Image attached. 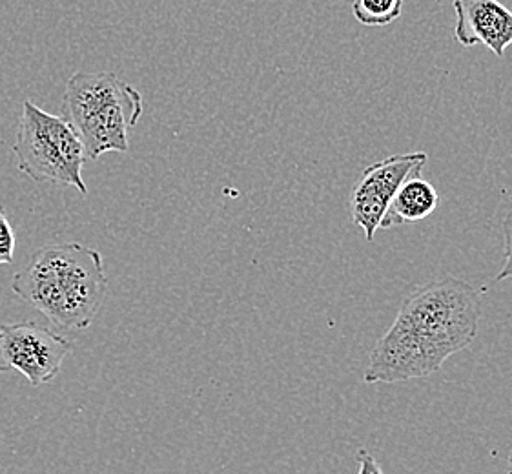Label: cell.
I'll return each mask as SVG.
<instances>
[{
  "label": "cell",
  "mask_w": 512,
  "mask_h": 474,
  "mask_svg": "<svg viewBox=\"0 0 512 474\" xmlns=\"http://www.w3.org/2000/svg\"><path fill=\"white\" fill-rule=\"evenodd\" d=\"M482 318V294L458 278L431 281L410 292L390 329L370 352L363 382L429 378L454 354L471 347Z\"/></svg>",
  "instance_id": "6da1fadb"
},
{
  "label": "cell",
  "mask_w": 512,
  "mask_h": 474,
  "mask_svg": "<svg viewBox=\"0 0 512 474\" xmlns=\"http://www.w3.org/2000/svg\"><path fill=\"white\" fill-rule=\"evenodd\" d=\"M11 290L55 329H88L108 290L103 256L81 243L46 245L13 276Z\"/></svg>",
  "instance_id": "7a4b0ae2"
},
{
  "label": "cell",
  "mask_w": 512,
  "mask_h": 474,
  "mask_svg": "<svg viewBox=\"0 0 512 474\" xmlns=\"http://www.w3.org/2000/svg\"><path fill=\"white\" fill-rule=\"evenodd\" d=\"M143 115V95L115 73L77 72L66 84L62 117L81 137L86 157L130 150L128 132Z\"/></svg>",
  "instance_id": "3957f363"
},
{
  "label": "cell",
  "mask_w": 512,
  "mask_h": 474,
  "mask_svg": "<svg viewBox=\"0 0 512 474\" xmlns=\"http://www.w3.org/2000/svg\"><path fill=\"white\" fill-rule=\"evenodd\" d=\"M13 154L19 170L31 181L73 186L82 196L88 194L82 179L86 150L62 115L48 114L37 104L24 101Z\"/></svg>",
  "instance_id": "277c9868"
},
{
  "label": "cell",
  "mask_w": 512,
  "mask_h": 474,
  "mask_svg": "<svg viewBox=\"0 0 512 474\" xmlns=\"http://www.w3.org/2000/svg\"><path fill=\"white\" fill-rule=\"evenodd\" d=\"M70 352L72 341L37 323L22 321L0 327V372H19L31 387L39 389L53 382Z\"/></svg>",
  "instance_id": "5b68a950"
},
{
  "label": "cell",
  "mask_w": 512,
  "mask_h": 474,
  "mask_svg": "<svg viewBox=\"0 0 512 474\" xmlns=\"http://www.w3.org/2000/svg\"><path fill=\"white\" fill-rule=\"evenodd\" d=\"M427 159L429 157L425 152L394 154L365 168L352 190L350 212L354 223L365 232L369 243L374 241L381 219L401 183L410 176L421 174Z\"/></svg>",
  "instance_id": "8992f818"
},
{
  "label": "cell",
  "mask_w": 512,
  "mask_h": 474,
  "mask_svg": "<svg viewBox=\"0 0 512 474\" xmlns=\"http://www.w3.org/2000/svg\"><path fill=\"white\" fill-rule=\"evenodd\" d=\"M454 37L463 48L483 44L503 57L512 44V8L500 0H452Z\"/></svg>",
  "instance_id": "52a82bcc"
},
{
  "label": "cell",
  "mask_w": 512,
  "mask_h": 474,
  "mask_svg": "<svg viewBox=\"0 0 512 474\" xmlns=\"http://www.w3.org/2000/svg\"><path fill=\"white\" fill-rule=\"evenodd\" d=\"M440 207L438 190L420 174L410 176L401 183L398 192L392 197L379 228L401 227L405 223H416L432 216Z\"/></svg>",
  "instance_id": "ba28073f"
},
{
  "label": "cell",
  "mask_w": 512,
  "mask_h": 474,
  "mask_svg": "<svg viewBox=\"0 0 512 474\" xmlns=\"http://www.w3.org/2000/svg\"><path fill=\"white\" fill-rule=\"evenodd\" d=\"M403 0H352V13L363 26H389L398 21Z\"/></svg>",
  "instance_id": "9c48e42d"
},
{
  "label": "cell",
  "mask_w": 512,
  "mask_h": 474,
  "mask_svg": "<svg viewBox=\"0 0 512 474\" xmlns=\"http://www.w3.org/2000/svg\"><path fill=\"white\" fill-rule=\"evenodd\" d=\"M15 232L11 227L10 219L6 216L4 208L0 207V265H10L15 256Z\"/></svg>",
  "instance_id": "30bf717a"
},
{
  "label": "cell",
  "mask_w": 512,
  "mask_h": 474,
  "mask_svg": "<svg viewBox=\"0 0 512 474\" xmlns=\"http://www.w3.org/2000/svg\"><path fill=\"white\" fill-rule=\"evenodd\" d=\"M503 234H505V263L496 276L498 283L505 279H512V210L503 219Z\"/></svg>",
  "instance_id": "8fae6325"
},
{
  "label": "cell",
  "mask_w": 512,
  "mask_h": 474,
  "mask_svg": "<svg viewBox=\"0 0 512 474\" xmlns=\"http://www.w3.org/2000/svg\"><path fill=\"white\" fill-rule=\"evenodd\" d=\"M359 473H383V469L376 464V460L370 456L367 451H359L358 453Z\"/></svg>",
  "instance_id": "7c38bea8"
},
{
  "label": "cell",
  "mask_w": 512,
  "mask_h": 474,
  "mask_svg": "<svg viewBox=\"0 0 512 474\" xmlns=\"http://www.w3.org/2000/svg\"><path fill=\"white\" fill-rule=\"evenodd\" d=\"M509 469H511V471H512V456H511V458H509Z\"/></svg>",
  "instance_id": "4fadbf2b"
},
{
  "label": "cell",
  "mask_w": 512,
  "mask_h": 474,
  "mask_svg": "<svg viewBox=\"0 0 512 474\" xmlns=\"http://www.w3.org/2000/svg\"><path fill=\"white\" fill-rule=\"evenodd\" d=\"M339 2H343V0H339Z\"/></svg>",
  "instance_id": "5bb4252c"
}]
</instances>
